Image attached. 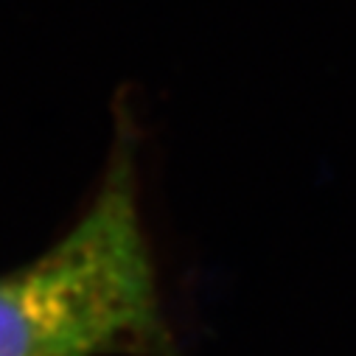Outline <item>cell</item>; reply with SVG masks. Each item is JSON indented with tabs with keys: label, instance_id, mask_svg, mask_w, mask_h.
<instances>
[{
	"label": "cell",
	"instance_id": "1",
	"mask_svg": "<svg viewBox=\"0 0 356 356\" xmlns=\"http://www.w3.org/2000/svg\"><path fill=\"white\" fill-rule=\"evenodd\" d=\"M0 356H174L124 115L90 208L42 255L0 275Z\"/></svg>",
	"mask_w": 356,
	"mask_h": 356
}]
</instances>
